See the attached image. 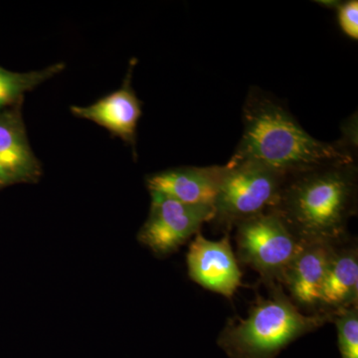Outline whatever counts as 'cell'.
I'll list each match as a JSON object with an SVG mask.
<instances>
[{"instance_id":"1","label":"cell","mask_w":358,"mask_h":358,"mask_svg":"<svg viewBox=\"0 0 358 358\" xmlns=\"http://www.w3.org/2000/svg\"><path fill=\"white\" fill-rule=\"evenodd\" d=\"M357 160L336 162L287 176L273 209L301 244H338L350 238L357 213Z\"/></svg>"},{"instance_id":"2","label":"cell","mask_w":358,"mask_h":358,"mask_svg":"<svg viewBox=\"0 0 358 358\" xmlns=\"http://www.w3.org/2000/svg\"><path fill=\"white\" fill-rule=\"evenodd\" d=\"M243 134L229 162H252L279 173H299L336 162L355 160L336 143L313 138L280 101L252 88L243 106Z\"/></svg>"},{"instance_id":"3","label":"cell","mask_w":358,"mask_h":358,"mask_svg":"<svg viewBox=\"0 0 358 358\" xmlns=\"http://www.w3.org/2000/svg\"><path fill=\"white\" fill-rule=\"evenodd\" d=\"M268 296L259 294L245 319L234 317L219 334V348L230 358H275L306 334L331 322L327 315H308L289 298L282 285H268Z\"/></svg>"},{"instance_id":"4","label":"cell","mask_w":358,"mask_h":358,"mask_svg":"<svg viewBox=\"0 0 358 358\" xmlns=\"http://www.w3.org/2000/svg\"><path fill=\"white\" fill-rule=\"evenodd\" d=\"M286 178V174L256 162H227L210 223L230 233L245 219L273 210Z\"/></svg>"},{"instance_id":"5","label":"cell","mask_w":358,"mask_h":358,"mask_svg":"<svg viewBox=\"0 0 358 358\" xmlns=\"http://www.w3.org/2000/svg\"><path fill=\"white\" fill-rule=\"evenodd\" d=\"M237 260L249 266L266 286L282 285L285 273L303 244L274 210L241 221L235 226Z\"/></svg>"},{"instance_id":"6","label":"cell","mask_w":358,"mask_h":358,"mask_svg":"<svg viewBox=\"0 0 358 358\" xmlns=\"http://www.w3.org/2000/svg\"><path fill=\"white\" fill-rule=\"evenodd\" d=\"M150 196V214L138 239L155 255H171L213 218L212 207L181 203L159 193Z\"/></svg>"},{"instance_id":"7","label":"cell","mask_w":358,"mask_h":358,"mask_svg":"<svg viewBox=\"0 0 358 358\" xmlns=\"http://www.w3.org/2000/svg\"><path fill=\"white\" fill-rule=\"evenodd\" d=\"M186 264L193 282L229 300L242 286V272L231 245L230 233H225L218 241L197 233L188 249Z\"/></svg>"},{"instance_id":"8","label":"cell","mask_w":358,"mask_h":358,"mask_svg":"<svg viewBox=\"0 0 358 358\" xmlns=\"http://www.w3.org/2000/svg\"><path fill=\"white\" fill-rule=\"evenodd\" d=\"M223 173L224 166L176 167L148 176L147 186L181 203L213 208Z\"/></svg>"},{"instance_id":"9","label":"cell","mask_w":358,"mask_h":358,"mask_svg":"<svg viewBox=\"0 0 358 358\" xmlns=\"http://www.w3.org/2000/svg\"><path fill=\"white\" fill-rule=\"evenodd\" d=\"M122 87L96 103L85 107L73 106L71 112L103 127L136 148V129L141 117V103L131 87L134 61Z\"/></svg>"},{"instance_id":"10","label":"cell","mask_w":358,"mask_h":358,"mask_svg":"<svg viewBox=\"0 0 358 358\" xmlns=\"http://www.w3.org/2000/svg\"><path fill=\"white\" fill-rule=\"evenodd\" d=\"M333 248L327 243L303 244L285 273L282 288L303 313L313 315L319 310L320 289Z\"/></svg>"},{"instance_id":"11","label":"cell","mask_w":358,"mask_h":358,"mask_svg":"<svg viewBox=\"0 0 358 358\" xmlns=\"http://www.w3.org/2000/svg\"><path fill=\"white\" fill-rule=\"evenodd\" d=\"M358 305V248L355 240L334 244L320 289L317 313L331 315Z\"/></svg>"},{"instance_id":"12","label":"cell","mask_w":358,"mask_h":358,"mask_svg":"<svg viewBox=\"0 0 358 358\" xmlns=\"http://www.w3.org/2000/svg\"><path fill=\"white\" fill-rule=\"evenodd\" d=\"M41 171L20 117L16 115L0 117V185L34 182Z\"/></svg>"},{"instance_id":"13","label":"cell","mask_w":358,"mask_h":358,"mask_svg":"<svg viewBox=\"0 0 358 358\" xmlns=\"http://www.w3.org/2000/svg\"><path fill=\"white\" fill-rule=\"evenodd\" d=\"M64 69L65 65L62 63L24 74L8 72L0 68V110L17 101L26 92L36 88Z\"/></svg>"},{"instance_id":"14","label":"cell","mask_w":358,"mask_h":358,"mask_svg":"<svg viewBox=\"0 0 358 358\" xmlns=\"http://www.w3.org/2000/svg\"><path fill=\"white\" fill-rule=\"evenodd\" d=\"M331 322L336 327L341 358H358V305L334 313Z\"/></svg>"},{"instance_id":"15","label":"cell","mask_w":358,"mask_h":358,"mask_svg":"<svg viewBox=\"0 0 358 358\" xmlns=\"http://www.w3.org/2000/svg\"><path fill=\"white\" fill-rule=\"evenodd\" d=\"M322 6L336 9L341 31L350 39H358V1H320Z\"/></svg>"},{"instance_id":"16","label":"cell","mask_w":358,"mask_h":358,"mask_svg":"<svg viewBox=\"0 0 358 358\" xmlns=\"http://www.w3.org/2000/svg\"><path fill=\"white\" fill-rule=\"evenodd\" d=\"M336 145L343 152L353 157H357V115L346 119L341 124V140L336 141Z\"/></svg>"}]
</instances>
